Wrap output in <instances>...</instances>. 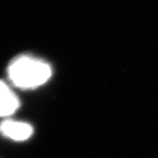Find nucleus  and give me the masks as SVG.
Here are the masks:
<instances>
[{
	"label": "nucleus",
	"mask_w": 158,
	"mask_h": 158,
	"mask_svg": "<svg viewBox=\"0 0 158 158\" xmlns=\"http://www.w3.org/2000/svg\"><path fill=\"white\" fill-rule=\"evenodd\" d=\"M0 133L15 141H25L32 135L33 129L26 122L6 119L0 123Z\"/></svg>",
	"instance_id": "nucleus-2"
},
{
	"label": "nucleus",
	"mask_w": 158,
	"mask_h": 158,
	"mask_svg": "<svg viewBox=\"0 0 158 158\" xmlns=\"http://www.w3.org/2000/svg\"><path fill=\"white\" fill-rule=\"evenodd\" d=\"M19 99L4 82L0 81V117L12 115L19 108Z\"/></svg>",
	"instance_id": "nucleus-3"
},
{
	"label": "nucleus",
	"mask_w": 158,
	"mask_h": 158,
	"mask_svg": "<svg viewBox=\"0 0 158 158\" xmlns=\"http://www.w3.org/2000/svg\"><path fill=\"white\" fill-rule=\"evenodd\" d=\"M52 67L46 61L31 55H19L8 67V76L15 87L31 89L40 87L51 78Z\"/></svg>",
	"instance_id": "nucleus-1"
}]
</instances>
